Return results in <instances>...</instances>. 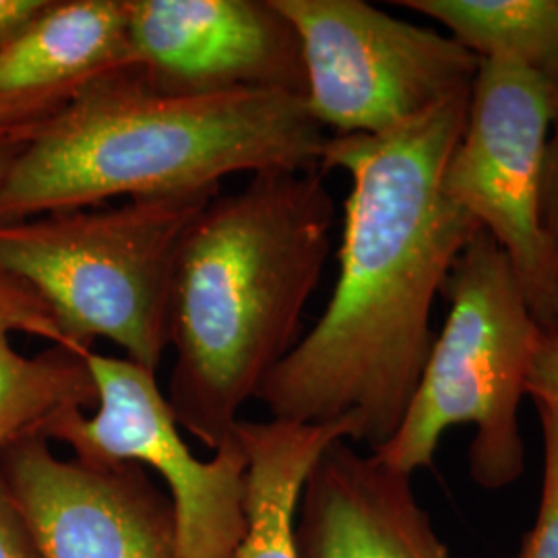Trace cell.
I'll return each instance as SVG.
<instances>
[{
	"instance_id": "cell-5",
	"label": "cell",
	"mask_w": 558,
	"mask_h": 558,
	"mask_svg": "<svg viewBox=\"0 0 558 558\" xmlns=\"http://www.w3.org/2000/svg\"><path fill=\"white\" fill-rule=\"evenodd\" d=\"M449 317L433 341L418 387L396 435L375 453L403 474L428 468L453 426H474L470 476L484 490L518 482L525 470L519 405L544 336L515 271L480 228L440 288Z\"/></svg>"
},
{
	"instance_id": "cell-3",
	"label": "cell",
	"mask_w": 558,
	"mask_h": 558,
	"mask_svg": "<svg viewBox=\"0 0 558 558\" xmlns=\"http://www.w3.org/2000/svg\"><path fill=\"white\" fill-rule=\"evenodd\" d=\"M325 141L299 94H170L129 66L21 145L0 179V226L112 199L218 193L246 172L315 170Z\"/></svg>"
},
{
	"instance_id": "cell-2",
	"label": "cell",
	"mask_w": 558,
	"mask_h": 558,
	"mask_svg": "<svg viewBox=\"0 0 558 558\" xmlns=\"http://www.w3.org/2000/svg\"><path fill=\"white\" fill-rule=\"evenodd\" d=\"M333 223L319 168L265 170L220 191L186 232L170 294L166 399L207 449L234 439L244 403L299 343Z\"/></svg>"
},
{
	"instance_id": "cell-7",
	"label": "cell",
	"mask_w": 558,
	"mask_h": 558,
	"mask_svg": "<svg viewBox=\"0 0 558 558\" xmlns=\"http://www.w3.org/2000/svg\"><path fill=\"white\" fill-rule=\"evenodd\" d=\"M558 87L507 60L480 59L442 193L502 248L544 333L558 331V260L542 230V163Z\"/></svg>"
},
{
	"instance_id": "cell-10",
	"label": "cell",
	"mask_w": 558,
	"mask_h": 558,
	"mask_svg": "<svg viewBox=\"0 0 558 558\" xmlns=\"http://www.w3.org/2000/svg\"><path fill=\"white\" fill-rule=\"evenodd\" d=\"M131 69L170 94L304 96L299 34L274 0H124Z\"/></svg>"
},
{
	"instance_id": "cell-13",
	"label": "cell",
	"mask_w": 558,
	"mask_h": 558,
	"mask_svg": "<svg viewBox=\"0 0 558 558\" xmlns=\"http://www.w3.org/2000/svg\"><path fill=\"white\" fill-rule=\"evenodd\" d=\"M98 387L85 354L66 350L40 294L0 271V449L44 437L71 410H96Z\"/></svg>"
},
{
	"instance_id": "cell-9",
	"label": "cell",
	"mask_w": 558,
	"mask_h": 558,
	"mask_svg": "<svg viewBox=\"0 0 558 558\" xmlns=\"http://www.w3.org/2000/svg\"><path fill=\"white\" fill-rule=\"evenodd\" d=\"M0 480L44 558H174L172 499L140 463L60 459L32 437L0 449Z\"/></svg>"
},
{
	"instance_id": "cell-11",
	"label": "cell",
	"mask_w": 558,
	"mask_h": 558,
	"mask_svg": "<svg viewBox=\"0 0 558 558\" xmlns=\"http://www.w3.org/2000/svg\"><path fill=\"white\" fill-rule=\"evenodd\" d=\"M300 558H449L412 476L348 439L313 465L294 519Z\"/></svg>"
},
{
	"instance_id": "cell-4",
	"label": "cell",
	"mask_w": 558,
	"mask_h": 558,
	"mask_svg": "<svg viewBox=\"0 0 558 558\" xmlns=\"http://www.w3.org/2000/svg\"><path fill=\"white\" fill-rule=\"evenodd\" d=\"M220 193V191H218ZM218 193L129 199L0 226V271L34 288L66 350L108 339L158 373L182 242Z\"/></svg>"
},
{
	"instance_id": "cell-19",
	"label": "cell",
	"mask_w": 558,
	"mask_h": 558,
	"mask_svg": "<svg viewBox=\"0 0 558 558\" xmlns=\"http://www.w3.org/2000/svg\"><path fill=\"white\" fill-rule=\"evenodd\" d=\"M525 396L558 405V331L544 333L525 380Z\"/></svg>"
},
{
	"instance_id": "cell-12",
	"label": "cell",
	"mask_w": 558,
	"mask_h": 558,
	"mask_svg": "<svg viewBox=\"0 0 558 558\" xmlns=\"http://www.w3.org/2000/svg\"><path fill=\"white\" fill-rule=\"evenodd\" d=\"M129 66L124 0H48L0 48V140L25 145L89 87Z\"/></svg>"
},
{
	"instance_id": "cell-6",
	"label": "cell",
	"mask_w": 558,
	"mask_h": 558,
	"mask_svg": "<svg viewBox=\"0 0 558 558\" xmlns=\"http://www.w3.org/2000/svg\"><path fill=\"white\" fill-rule=\"evenodd\" d=\"M299 34L311 117L336 135H379L472 92L480 59L433 27L364 0H274Z\"/></svg>"
},
{
	"instance_id": "cell-14",
	"label": "cell",
	"mask_w": 558,
	"mask_h": 558,
	"mask_svg": "<svg viewBox=\"0 0 558 558\" xmlns=\"http://www.w3.org/2000/svg\"><path fill=\"white\" fill-rule=\"evenodd\" d=\"M348 420L300 424L240 418L236 439L246 458V536L234 558H300L294 519L300 493L320 453L339 439L352 442Z\"/></svg>"
},
{
	"instance_id": "cell-15",
	"label": "cell",
	"mask_w": 558,
	"mask_h": 558,
	"mask_svg": "<svg viewBox=\"0 0 558 558\" xmlns=\"http://www.w3.org/2000/svg\"><path fill=\"white\" fill-rule=\"evenodd\" d=\"M478 59L507 60L558 87V0H398Z\"/></svg>"
},
{
	"instance_id": "cell-8",
	"label": "cell",
	"mask_w": 558,
	"mask_h": 558,
	"mask_svg": "<svg viewBox=\"0 0 558 558\" xmlns=\"http://www.w3.org/2000/svg\"><path fill=\"white\" fill-rule=\"evenodd\" d=\"M98 387L92 416L62 414L44 433L73 458L94 463L133 461L161 476L177 518L174 558H234L246 536L248 458L236 439L214 458L193 456L154 371L133 360L85 352Z\"/></svg>"
},
{
	"instance_id": "cell-1",
	"label": "cell",
	"mask_w": 558,
	"mask_h": 558,
	"mask_svg": "<svg viewBox=\"0 0 558 558\" xmlns=\"http://www.w3.org/2000/svg\"><path fill=\"white\" fill-rule=\"evenodd\" d=\"M470 94L379 135L327 137L319 170L352 180L338 281L319 320L260 385L271 418L348 420L371 451L396 435L435 333L430 313L478 223L440 189Z\"/></svg>"
},
{
	"instance_id": "cell-17",
	"label": "cell",
	"mask_w": 558,
	"mask_h": 558,
	"mask_svg": "<svg viewBox=\"0 0 558 558\" xmlns=\"http://www.w3.org/2000/svg\"><path fill=\"white\" fill-rule=\"evenodd\" d=\"M539 220L542 230L558 260V112L544 151L542 189H539Z\"/></svg>"
},
{
	"instance_id": "cell-16",
	"label": "cell",
	"mask_w": 558,
	"mask_h": 558,
	"mask_svg": "<svg viewBox=\"0 0 558 558\" xmlns=\"http://www.w3.org/2000/svg\"><path fill=\"white\" fill-rule=\"evenodd\" d=\"M544 437V474L538 515L519 558H558V405L534 401Z\"/></svg>"
},
{
	"instance_id": "cell-18",
	"label": "cell",
	"mask_w": 558,
	"mask_h": 558,
	"mask_svg": "<svg viewBox=\"0 0 558 558\" xmlns=\"http://www.w3.org/2000/svg\"><path fill=\"white\" fill-rule=\"evenodd\" d=\"M0 558H44L20 509L0 480Z\"/></svg>"
},
{
	"instance_id": "cell-21",
	"label": "cell",
	"mask_w": 558,
	"mask_h": 558,
	"mask_svg": "<svg viewBox=\"0 0 558 558\" xmlns=\"http://www.w3.org/2000/svg\"><path fill=\"white\" fill-rule=\"evenodd\" d=\"M20 149V145H13V143H9V141L0 140V179L4 177L7 168L11 166V161L17 156Z\"/></svg>"
},
{
	"instance_id": "cell-20",
	"label": "cell",
	"mask_w": 558,
	"mask_h": 558,
	"mask_svg": "<svg viewBox=\"0 0 558 558\" xmlns=\"http://www.w3.org/2000/svg\"><path fill=\"white\" fill-rule=\"evenodd\" d=\"M48 0H0V48L40 15Z\"/></svg>"
}]
</instances>
